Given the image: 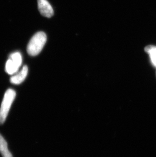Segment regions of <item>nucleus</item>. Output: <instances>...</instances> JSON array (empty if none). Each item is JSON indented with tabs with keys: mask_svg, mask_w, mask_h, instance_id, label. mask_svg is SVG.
<instances>
[{
	"mask_svg": "<svg viewBox=\"0 0 156 157\" xmlns=\"http://www.w3.org/2000/svg\"><path fill=\"white\" fill-rule=\"evenodd\" d=\"M47 41V36L43 32H39L34 35L30 40L28 47L27 52L31 56L39 55L43 49Z\"/></svg>",
	"mask_w": 156,
	"mask_h": 157,
	"instance_id": "nucleus-1",
	"label": "nucleus"
},
{
	"mask_svg": "<svg viewBox=\"0 0 156 157\" xmlns=\"http://www.w3.org/2000/svg\"><path fill=\"white\" fill-rule=\"evenodd\" d=\"M15 97L16 92L12 89H8L5 93L0 108V124H3L5 122Z\"/></svg>",
	"mask_w": 156,
	"mask_h": 157,
	"instance_id": "nucleus-2",
	"label": "nucleus"
},
{
	"mask_svg": "<svg viewBox=\"0 0 156 157\" xmlns=\"http://www.w3.org/2000/svg\"><path fill=\"white\" fill-rule=\"evenodd\" d=\"M22 56L19 52H15L10 55L5 66V70L10 75L15 74L22 64Z\"/></svg>",
	"mask_w": 156,
	"mask_h": 157,
	"instance_id": "nucleus-3",
	"label": "nucleus"
},
{
	"mask_svg": "<svg viewBox=\"0 0 156 157\" xmlns=\"http://www.w3.org/2000/svg\"><path fill=\"white\" fill-rule=\"evenodd\" d=\"M39 10L44 17L50 18L53 15V8L47 0H38Z\"/></svg>",
	"mask_w": 156,
	"mask_h": 157,
	"instance_id": "nucleus-4",
	"label": "nucleus"
},
{
	"mask_svg": "<svg viewBox=\"0 0 156 157\" xmlns=\"http://www.w3.org/2000/svg\"><path fill=\"white\" fill-rule=\"evenodd\" d=\"M28 73V67L27 66H24L22 69L17 73L15 75L11 77L10 82L14 85H19L22 83L27 77Z\"/></svg>",
	"mask_w": 156,
	"mask_h": 157,
	"instance_id": "nucleus-5",
	"label": "nucleus"
},
{
	"mask_svg": "<svg viewBox=\"0 0 156 157\" xmlns=\"http://www.w3.org/2000/svg\"><path fill=\"white\" fill-rule=\"evenodd\" d=\"M0 153L3 157H13L8 148L7 143L0 134Z\"/></svg>",
	"mask_w": 156,
	"mask_h": 157,
	"instance_id": "nucleus-6",
	"label": "nucleus"
},
{
	"mask_svg": "<svg viewBox=\"0 0 156 157\" xmlns=\"http://www.w3.org/2000/svg\"><path fill=\"white\" fill-rule=\"evenodd\" d=\"M145 52L149 53L153 65L156 66V46L149 45L145 48Z\"/></svg>",
	"mask_w": 156,
	"mask_h": 157,
	"instance_id": "nucleus-7",
	"label": "nucleus"
}]
</instances>
